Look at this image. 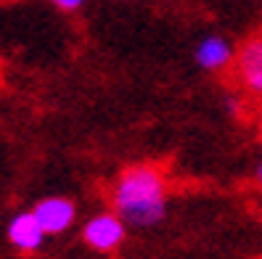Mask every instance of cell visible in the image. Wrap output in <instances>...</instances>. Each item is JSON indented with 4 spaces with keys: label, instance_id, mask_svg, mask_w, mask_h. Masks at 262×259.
Segmentation results:
<instances>
[{
    "label": "cell",
    "instance_id": "cell-1",
    "mask_svg": "<svg viewBox=\"0 0 262 259\" xmlns=\"http://www.w3.org/2000/svg\"><path fill=\"white\" fill-rule=\"evenodd\" d=\"M112 209L130 227H157L167 217V180L154 164L125 167L112 185Z\"/></svg>",
    "mask_w": 262,
    "mask_h": 259
},
{
    "label": "cell",
    "instance_id": "cell-2",
    "mask_svg": "<svg viewBox=\"0 0 262 259\" xmlns=\"http://www.w3.org/2000/svg\"><path fill=\"white\" fill-rule=\"evenodd\" d=\"M127 222L122 220L114 209L98 211L82 225V241L88 249H93L98 254H112L117 251L127 238Z\"/></svg>",
    "mask_w": 262,
    "mask_h": 259
},
{
    "label": "cell",
    "instance_id": "cell-3",
    "mask_svg": "<svg viewBox=\"0 0 262 259\" xmlns=\"http://www.w3.org/2000/svg\"><path fill=\"white\" fill-rule=\"evenodd\" d=\"M236 45L225 35H204L193 45V64L202 72L217 74L236 64Z\"/></svg>",
    "mask_w": 262,
    "mask_h": 259
},
{
    "label": "cell",
    "instance_id": "cell-4",
    "mask_svg": "<svg viewBox=\"0 0 262 259\" xmlns=\"http://www.w3.org/2000/svg\"><path fill=\"white\" fill-rule=\"evenodd\" d=\"M32 211H35L37 222L42 225V230L48 236L67 233L77 220V206H74L72 199H67V196H45V199H40L32 206Z\"/></svg>",
    "mask_w": 262,
    "mask_h": 259
},
{
    "label": "cell",
    "instance_id": "cell-5",
    "mask_svg": "<svg viewBox=\"0 0 262 259\" xmlns=\"http://www.w3.org/2000/svg\"><path fill=\"white\" fill-rule=\"evenodd\" d=\"M6 236H8V243L13 249H19L24 254H35L42 249L45 238H48V233L42 230V225L37 222L35 211H19V215H13L8 227H6Z\"/></svg>",
    "mask_w": 262,
    "mask_h": 259
},
{
    "label": "cell",
    "instance_id": "cell-6",
    "mask_svg": "<svg viewBox=\"0 0 262 259\" xmlns=\"http://www.w3.org/2000/svg\"><path fill=\"white\" fill-rule=\"evenodd\" d=\"M233 66L238 74V82L254 98H262V37H252L241 45Z\"/></svg>",
    "mask_w": 262,
    "mask_h": 259
},
{
    "label": "cell",
    "instance_id": "cell-7",
    "mask_svg": "<svg viewBox=\"0 0 262 259\" xmlns=\"http://www.w3.org/2000/svg\"><path fill=\"white\" fill-rule=\"evenodd\" d=\"M51 3L58 8V11H67V13H74L85 6V0H51Z\"/></svg>",
    "mask_w": 262,
    "mask_h": 259
},
{
    "label": "cell",
    "instance_id": "cell-8",
    "mask_svg": "<svg viewBox=\"0 0 262 259\" xmlns=\"http://www.w3.org/2000/svg\"><path fill=\"white\" fill-rule=\"evenodd\" d=\"M254 180H257V185L262 188V159H259L257 167H254Z\"/></svg>",
    "mask_w": 262,
    "mask_h": 259
},
{
    "label": "cell",
    "instance_id": "cell-9",
    "mask_svg": "<svg viewBox=\"0 0 262 259\" xmlns=\"http://www.w3.org/2000/svg\"><path fill=\"white\" fill-rule=\"evenodd\" d=\"M225 106H228V109L233 111V114L238 111V103H236V98H228V101H225Z\"/></svg>",
    "mask_w": 262,
    "mask_h": 259
}]
</instances>
